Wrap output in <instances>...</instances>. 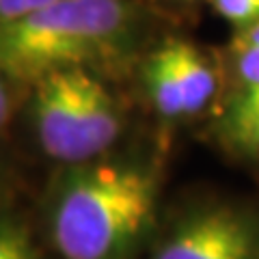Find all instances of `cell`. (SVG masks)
Listing matches in <instances>:
<instances>
[{"label": "cell", "mask_w": 259, "mask_h": 259, "mask_svg": "<svg viewBox=\"0 0 259 259\" xmlns=\"http://www.w3.org/2000/svg\"><path fill=\"white\" fill-rule=\"evenodd\" d=\"M212 132L231 153L259 160V84L233 89L214 119Z\"/></svg>", "instance_id": "cell-6"}, {"label": "cell", "mask_w": 259, "mask_h": 259, "mask_svg": "<svg viewBox=\"0 0 259 259\" xmlns=\"http://www.w3.org/2000/svg\"><path fill=\"white\" fill-rule=\"evenodd\" d=\"M0 259H44L28 221L7 203H0Z\"/></svg>", "instance_id": "cell-8"}, {"label": "cell", "mask_w": 259, "mask_h": 259, "mask_svg": "<svg viewBox=\"0 0 259 259\" xmlns=\"http://www.w3.org/2000/svg\"><path fill=\"white\" fill-rule=\"evenodd\" d=\"M20 91H24V87L18 84L13 78H9L0 69V132L9 125V121L13 119L15 110H18Z\"/></svg>", "instance_id": "cell-10"}, {"label": "cell", "mask_w": 259, "mask_h": 259, "mask_svg": "<svg viewBox=\"0 0 259 259\" xmlns=\"http://www.w3.org/2000/svg\"><path fill=\"white\" fill-rule=\"evenodd\" d=\"M151 259H259V214L227 201L190 207L158 240Z\"/></svg>", "instance_id": "cell-4"}, {"label": "cell", "mask_w": 259, "mask_h": 259, "mask_svg": "<svg viewBox=\"0 0 259 259\" xmlns=\"http://www.w3.org/2000/svg\"><path fill=\"white\" fill-rule=\"evenodd\" d=\"M7 184H9V160H7L5 151L0 149V203H5V192H7Z\"/></svg>", "instance_id": "cell-12"}, {"label": "cell", "mask_w": 259, "mask_h": 259, "mask_svg": "<svg viewBox=\"0 0 259 259\" xmlns=\"http://www.w3.org/2000/svg\"><path fill=\"white\" fill-rule=\"evenodd\" d=\"M24 91L37 147L59 166L106 156L125 132L123 102L110 87V78L93 69L52 71Z\"/></svg>", "instance_id": "cell-3"}, {"label": "cell", "mask_w": 259, "mask_h": 259, "mask_svg": "<svg viewBox=\"0 0 259 259\" xmlns=\"http://www.w3.org/2000/svg\"><path fill=\"white\" fill-rule=\"evenodd\" d=\"M225 69L236 87L259 84V22L233 30Z\"/></svg>", "instance_id": "cell-7"}, {"label": "cell", "mask_w": 259, "mask_h": 259, "mask_svg": "<svg viewBox=\"0 0 259 259\" xmlns=\"http://www.w3.org/2000/svg\"><path fill=\"white\" fill-rule=\"evenodd\" d=\"M160 171L141 153L61 166L48 192V238L61 259H132L158 216Z\"/></svg>", "instance_id": "cell-1"}, {"label": "cell", "mask_w": 259, "mask_h": 259, "mask_svg": "<svg viewBox=\"0 0 259 259\" xmlns=\"http://www.w3.org/2000/svg\"><path fill=\"white\" fill-rule=\"evenodd\" d=\"M156 5H166V7H190L194 5L197 0H151Z\"/></svg>", "instance_id": "cell-13"}, {"label": "cell", "mask_w": 259, "mask_h": 259, "mask_svg": "<svg viewBox=\"0 0 259 259\" xmlns=\"http://www.w3.org/2000/svg\"><path fill=\"white\" fill-rule=\"evenodd\" d=\"M151 30L149 0H54L0 26V69L24 89L69 67L112 80L136 67Z\"/></svg>", "instance_id": "cell-2"}, {"label": "cell", "mask_w": 259, "mask_h": 259, "mask_svg": "<svg viewBox=\"0 0 259 259\" xmlns=\"http://www.w3.org/2000/svg\"><path fill=\"white\" fill-rule=\"evenodd\" d=\"M162 46L173 65L182 91L186 119H197L216 106L223 93L225 67L205 48L184 37H164Z\"/></svg>", "instance_id": "cell-5"}, {"label": "cell", "mask_w": 259, "mask_h": 259, "mask_svg": "<svg viewBox=\"0 0 259 259\" xmlns=\"http://www.w3.org/2000/svg\"><path fill=\"white\" fill-rule=\"evenodd\" d=\"M54 0H0V26L44 9Z\"/></svg>", "instance_id": "cell-11"}, {"label": "cell", "mask_w": 259, "mask_h": 259, "mask_svg": "<svg viewBox=\"0 0 259 259\" xmlns=\"http://www.w3.org/2000/svg\"><path fill=\"white\" fill-rule=\"evenodd\" d=\"M205 3L233 30L259 22V0H205Z\"/></svg>", "instance_id": "cell-9"}]
</instances>
